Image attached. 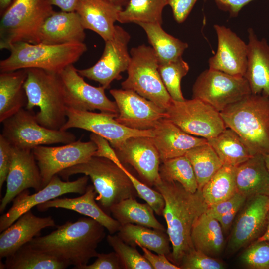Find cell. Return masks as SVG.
<instances>
[{
    "label": "cell",
    "instance_id": "cell-1",
    "mask_svg": "<svg viewBox=\"0 0 269 269\" xmlns=\"http://www.w3.org/2000/svg\"><path fill=\"white\" fill-rule=\"evenodd\" d=\"M154 186L165 201L162 215L172 249L167 257L179 267L184 256L195 249L191 237L192 226L208 206L201 190L191 193L176 181L162 179Z\"/></svg>",
    "mask_w": 269,
    "mask_h": 269
},
{
    "label": "cell",
    "instance_id": "cell-2",
    "mask_svg": "<svg viewBox=\"0 0 269 269\" xmlns=\"http://www.w3.org/2000/svg\"><path fill=\"white\" fill-rule=\"evenodd\" d=\"M105 228L93 218L81 217L68 221L51 233L33 238L34 248L80 269L99 254L97 248L105 237Z\"/></svg>",
    "mask_w": 269,
    "mask_h": 269
},
{
    "label": "cell",
    "instance_id": "cell-3",
    "mask_svg": "<svg viewBox=\"0 0 269 269\" xmlns=\"http://www.w3.org/2000/svg\"><path fill=\"white\" fill-rule=\"evenodd\" d=\"M220 113L226 128L235 131L252 155L269 154V98L252 94Z\"/></svg>",
    "mask_w": 269,
    "mask_h": 269
},
{
    "label": "cell",
    "instance_id": "cell-4",
    "mask_svg": "<svg viewBox=\"0 0 269 269\" xmlns=\"http://www.w3.org/2000/svg\"><path fill=\"white\" fill-rule=\"evenodd\" d=\"M87 49L84 42L58 45L16 43L8 49L10 55L0 61V71L38 68L59 74L77 62Z\"/></svg>",
    "mask_w": 269,
    "mask_h": 269
},
{
    "label": "cell",
    "instance_id": "cell-5",
    "mask_svg": "<svg viewBox=\"0 0 269 269\" xmlns=\"http://www.w3.org/2000/svg\"><path fill=\"white\" fill-rule=\"evenodd\" d=\"M27 70L24 84L27 98L25 109L39 107L35 114L38 123L48 129L61 130L67 116L64 89L59 74L38 68Z\"/></svg>",
    "mask_w": 269,
    "mask_h": 269
},
{
    "label": "cell",
    "instance_id": "cell-6",
    "mask_svg": "<svg viewBox=\"0 0 269 269\" xmlns=\"http://www.w3.org/2000/svg\"><path fill=\"white\" fill-rule=\"evenodd\" d=\"M77 174L87 175L91 179L97 192L96 200L108 213L113 205L127 198L138 196L124 171L107 158L93 156L85 162L61 171L58 175L68 181L70 176Z\"/></svg>",
    "mask_w": 269,
    "mask_h": 269
},
{
    "label": "cell",
    "instance_id": "cell-7",
    "mask_svg": "<svg viewBox=\"0 0 269 269\" xmlns=\"http://www.w3.org/2000/svg\"><path fill=\"white\" fill-rule=\"evenodd\" d=\"M47 0H13L1 14L0 49L18 42L40 43V32L54 12Z\"/></svg>",
    "mask_w": 269,
    "mask_h": 269
},
{
    "label": "cell",
    "instance_id": "cell-8",
    "mask_svg": "<svg viewBox=\"0 0 269 269\" xmlns=\"http://www.w3.org/2000/svg\"><path fill=\"white\" fill-rule=\"evenodd\" d=\"M130 53L128 77L122 82V88L134 91L166 109L172 99L160 77L159 62L154 50L142 44L132 48Z\"/></svg>",
    "mask_w": 269,
    "mask_h": 269
},
{
    "label": "cell",
    "instance_id": "cell-9",
    "mask_svg": "<svg viewBox=\"0 0 269 269\" xmlns=\"http://www.w3.org/2000/svg\"><path fill=\"white\" fill-rule=\"evenodd\" d=\"M31 111L22 108L2 123L1 134L13 147L32 150L40 145L65 144L76 140L75 134L70 132L42 126Z\"/></svg>",
    "mask_w": 269,
    "mask_h": 269
},
{
    "label": "cell",
    "instance_id": "cell-10",
    "mask_svg": "<svg viewBox=\"0 0 269 269\" xmlns=\"http://www.w3.org/2000/svg\"><path fill=\"white\" fill-rule=\"evenodd\" d=\"M165 110L167 119L194 136L209 139L226 128L220 113L197 98L183 101L172 99Z\"/></svg>",
    "mask_w": 269,
    "mask_h": 269
},
{
    "label": "cell",
    "instance_id": "cell-11",
    "mask_svg": "<svg viewBox=\"0 0 269 269\" xmlns=\"http://www.w3.org/2000/svg\"><path fill=\"white\" fill-rule=\"evenodd\" d=\"M192 93L193 98L204 102L221 112L252 93L244 77L209 68L197 78Z\"/></svg>",
    "mask_w": 269,
    "mask_h": 269
},
{
    "label": "cell",
    "instance_id": "cell-12",
    "mask_svg": "<svg viewBox=\"0 0 269 269\" xmlns=\"http://www.w3.org/2000/svg\"><path fill=\"white\" fill-rule=\"evenodd\" d=\"M67 121L61 130L78 128L97 134L106 139L115 149L133 136L152 137V130H138L128 128L118 122L117 115L103 112L82 111L66 107Z\"/></svg>",
    "mask_w": 269,
    "mask_h": 269
},
{
    "label": "cell",
    "instance_id": "cell-13",
    "mask_svg": "<svg viewBox=\"0 0 269 269\" xmlns=\"http://www.w3.org/2000/svg\"><path fill=\"white\" fill-rule=\"evenodd\" d=\"M130 39L127 31L115 25L113 36L105 42L104 51L99 60L88 68L77 69L78 73L98 82L106 89H109L112 81L121 79V73L128 69L131 60L128 49Z\"/></svg>",
    "mask_w": 269,
    "mask_h": 269
},
{
    "label": "cell",
    "instance_id": "cell-14",
    "mask_svg": "<svg viewBox=\"0 0 269 269\" xmlns=\"http://www.w3.org/2000/svg\"><path fill=\"white\" fill-rule=\"evenodd\" d=\"M96 150L94 142H84L81 139L59 146L40 145L33 148L32 151L40 171L42 188L61 171L87 161Z\"/></svg>",
    "mask_w": 269,
    "mask_h": 269
},
{
    "label": "cell",
    "instance_id": "cell-15",
    "mask_svg": "<svg viewBox=\"0 0 269 269\" xmlns=\"http://www.w3.org/2000/svg\"><path fill=\"white\" fill-rule=\"evenodd\" d=\"M59 74L64 86L67 108L82 111L98 110L118 116L116 103L107 97L106 89L86 83L73 64L67 66Z\"/></svg>",
    "mask_w": 269,
    "mask_h": 269
},
{
    "label": "cell",
    "instance_id": "cell-16",
    "mask_svg": "<svg viewBox=\"0 0 269 269\" xmlns=\"http://www.w3.org/2000/svg\"><path fill=\"white\" fill-rule=\"evenodd\" d=\"M109 92L118 110L115 120L128 128L152 130L161 120L167 117L165 109L134 91L113 89Z\"/></svg>",
    "mask_w": 269,
    "mask_h": 269
},
{
    "label": "cell",
    "instance_id": "cell-17",
    "mask_svg": "<svg viewBox=\"0 0 269 269\" xmlns=\"http://www.w3.org/2000/svg\"><path fill=\"white\" fill-rule=\"evenodd\" d=\"M89 178L84 175L74 181H63L57 174L46 186L35 193L30 194L28 189L22 191L13 200L12 205L8 211L0 216V232L3 231L22 215L39 204L67 193L84 194Z\"/></svg>",
    "mask_w": 269,
    "mask_h": 269
},
{
    "label": "cell",
    "instance_id": "cell-18",
    "mask_svg": "<svg viewBox=\"0 0 269 269\" xmlns=\"http://www.w3.org/2000/svg\"><path fill=\"white\" fill-rule=\"evenodd\" d=\"M115 150L121 162L132 166L144 183L152 187L161 182L160 157L152 137H130Z\"/></svg>",
    "mask_w": 269,
    "mask_h": 269
},
{
    "label": "cell",
    "instance_id": "cell-19",
    "mask_svg": "<svg viewBox=\"0 0 269 269\" xmlns=\"http://www.w3.org/2000/svg\"><path fill=\"white\" fill-rule=\"evenodd\" d=\"M269 198L268 196L257 195L247 199L232 229L229 242L231 252H235L257 240L265 232Z\"/></svg>",
    "mask_w": 269,
    "mask_h": 269
},
{
    "label": "cell",
    "instance_id": "cell-20",
    "mask_svg": "<svg viewBox=\"0 0 269 269\" xmlns=\"http://www.w3.org/2000/svg\"><path fill=\"white\" fill-rule=\"evenodd\" d=\"M214 28L217 37V49L208 60L209 68L244 77L248 62L247 43L224 25L215 24Z\"/></svg>",
    "mask_w": 269,
    "mask_h": 269
},
{
    "label": "cell",
    "instance_id": "cell-21",
    "mask_svg": "<svg viewBox=\"0 0 269 269\" xmlns=\"http://www.w3.org/2000/svg\"><path fill=\"white\" fill-rule=\"evenodd\" d=\"M6 190L1 200L0 213L20 193L28 188H42L39 168L32 150L14 147L12 164L6 179Z\"/></svg>",
    "mask_w": 269,
    "mask_h": 269
},
{
    "label": "cell",
    "instance_id": "cell-22",
    "mask_svg": "<svg viewBox=\"0 0 269 269\" xmlns=\"http://www.w3.org/2000/svg\"><path fill=\"white\" fill-rule=\"evenodd\" d=\"M50 216L39 217L30 210L22 215L0 235V259L14 254L20 247L40 235L43 229L55 226Z\"/></svg>",
    "mask_w": 269,
    "mask_h": 269
},
{
    "label": "cell",
    "instance_id": "cell-23",
    "mask_svg": "<svg viewBox=\"0 0 269 269\" xmlns=\"http://www.w3.org/2000/svg\"><path fill=\"white\" fill-rule=\"evenodd\" d=\"M153 132L152 139L159 154L161 163L185 155L192 148L207 142V139L186 133L167 118L161 120Z\"/></svg>",
    "mask_w": 269,
    "mask_h": 269
},
{
    "label": "cell",
    "instance_id": "cell-24",
    "mask_svg": "<svg viewBox=\"0 0 269 269\" xmlns=\"http://www.w3.org/2000/svg\"><path fill=\"white\" fill-rule=\"evenodd\" d=\"M85 30L76 11H54L41 27L40 43L50 45L83 43Z\"/></svg>",
    "mask_w": 269,
    "mask_h": 269
},
{
    "label": "cell",
    "instance_id": "cell-25",
    "mask_svg": "<svg viewBox=\"0 0 269 269\" xmlns=\"http://www.w3.org/2000/svg\"><path fill=\"white\" fill-rule=\"evenodd\" d=\"M247 67L244 77L252 94H263L269 98V44L259 39L253 29H248Z\"/></svg>",
    "mask_w": 269,
    "mask_h": 269
},
{
    "label": "cell",
    "instance_id": "cell-26",
    "mask_svg": "<svg viewBox=\"0 0 269 269\" xmlns=\"http://www.w3.org/2000/svg\"><path fill=\"white\" fill-rule=\"evenodd\" d=\"M96 192L93 185L87 186L85 192L76 198H56L36 206L40 212L51 208H63L77 212L94 219L110 233L118 232L121 225L107 214L96 202Z\"/></svg>",
    "mask_w": 269,
    "mask_h": 269
},
{
    "label": "cell",
    "instance_id": "cell-27",
    "mask_svg": "<svg viewBox=\"0 0 269 269\" xmlns=\"http://www.w3.org/2000/svg\"><path fill=\"white\" fill-rule=\"evenodd\" d=\"M122 9L104 0H80L75 11L85 29L95 32L105 42L113 37L114 23Z\"/></svg>",
    "mask_w": 269,
    "mask_h": 269
},
{
    "label": "cell",
    "instance_id": "cell-28",
    "mask_svg": "<svg viewBox=\"0 0 269 269\" xmlns=\"http://www.w3.org/2000/svg\"><path fill=\"white\" fill-rule=\"evenodd\" d=\"M237 192L247 198L257 195L269 196V172L264 156L253 155L236 168Z\"/></svg>",
    "mask_w": 269,
    "mask_h": 269
},
{
    "label": "cell",
    "instance_id": "cell-29",
    "mask_svg": "<svg viewBox=\"0 0 269 269\" xmlns=\"http://www.w3.org/2000/svg\"><path fill=\"white\" fill-rule=\"evenodd\" d=\"M27 69L0 72V122L11 117L26 106L27 98L24 84Z\"/></svg>",
    "mask_w": 269,
    "mask_h": 269
},
{
    "label": "cell",
    "instance_id": "cell-30",
    "mask_svg": "<svg viewBox=\"0 0 269 269\" xmlns=\"http://www.w3.org/2000/svg\"><path fill=\"white\" fill-rule=\"evenodd\" d=\"M191 237L196 250L212 257L222 252L224 245L223 229L219 221L206 212L195 221Z\"/></svg>",
    "mask_w": 269,
    "mask_h": 269
},
{
    "label": "cell",
    "instance_id": "cell-31",
    "mask_svg": "<svg viewBox=\"0 0 269 269\" xmlns=\"http://www.w3.org/2000/svg\"><path fill=\"white\" fill-rule=\"evenodd\" d=\"M144 226L127 224L121 225L118 236L126 243L133 247L142 246L156 254L167 257L171 253L170 241L166 231Z\"/></svg>",
    "mask_w": 269,
    "mask_h": 269
},
{
    "label": "cell",
    "instance_id": "cell-32",
    "mask_svg": "<svg viewBox=\"0 0 269 269\" xmlns=\"http://www.w3.org/2000/svg\"><path fill=\"white\" fill-rule=\"evenodd\" d=\"M153 209L135 198H129L113 205L110 209L113 217L121 225L133 224L166 231L155 217Z\"/></svg>",
    "mask_w": 269,
    "mask_h": 269
},
{
    "label": "cell",
    "instance_id": "cell-33",
    "mask_svg": "<svg viewBox=\"0 0 269 269\" xmlns=\"http://www.w3.org/2000/svg\"><path fill=\"white\" fill-rule=\"evenodd\" d=\"M221 161L223 166L237 167L253 155L240 136L226 128L215 137L207 139Z\"/></svg>",
    "mask_w": 269,
    "mask_h": 269
},
{
    "label": "cell",
    "instance_id": "cell-34",
    "mask_svg": "<svg viewBox=\"0 0 269 269\" xmlns=\"http://www.w3.org/2000/svg\"><path fill=\"white\" fill-rule=\"evenodd\" d=\"M147 36L159 63L175 60L180 57L188 48L187 43L166 32L157 23H138Z\"/></svg>",
    "mask_w": 269,
    "mask_h": 269
},
{
    "label": "cell",
    "instance_id": "cell-35",
    "mask_svg": "<svg viewBox=\"0 0 269 269\" xmlns=\"http://www.w3.org/2000/svg\"><path fill=\"white\" fill-rule=\"evenodd\" d=\"M70 265L32 247L27 243L6 258V269H64Z\"/></svg>",
    "mask_w": 269,
    "mask_h": 269
},
{
    "label": "cell",
    "instance_id": "cell-36",
    "mask_svg": "<svg viewBox=\"0 0 269 269\" xmlns=\"http://www.w3.org/2000/svg\"><path fill=\"white\" fill-rule=\"evenodd\" d=\"M167 0H129L119 13L120 23L162 24V11Z\"/></svg>",
    "mask_w": 269,
    "mask_h": 269
},
{
    "label": "cell",
    "instance_id": "cell-37",
    "mask_svg": "<svg viewBox=\"0 0 269 269\" xmlns=\"http://www.w3.org/2000/svg\"><path fill=\"white\" fill-rule=\"evenodd\" d=\"M236 168L222 166L202 187V196L208 207L229 199L237 192Z\"/></svg>",
    "mask_w": 269,
    "mask_h": 269
},
{
    "label": "cell",
    "instance_id": "cell-38",
    "mask_svg": "<svg viewBox=\"0 0 269 269\" xmlns=\"http://www.w3.org/2000/svg\"><path fill=\"white\" fill-rule=\"evenodd\" d=\"M185 156L192 165L199 190L223 166L218 155L208 142L192 148Z\"/></svg>",
    "mask_w": 269,
    "mask_h": 269
},
{
    "label": "cell",
    "instance_id": "cell-39",
    "mask_svg": "<svg viewBox=\"0 0 269 269\" xmlns=\"http://www.w3.org/2000/svg\"><path fill=\"white\" fill-rule=\"evenodd\" d=\"M159 174L162 180L176 181L190 192L195 193L198 190L193 167L185 155L162 162Z\"/></svg>",
    "mask_w": 269,
    "mask_h": 269
},
{
    "label": "cell",
    "instance_id": "cell-40",
    "mask_svg": "<svg viewBox=\"0 0 269 269\" xmlns=\"http://www.w3.org/2000/svg\"><path fill=\"white\" fill-rule=\"evenodd\" d=\"M189 70L188 64L182 57L159 63L158 70L162 81L173 100L183 101L185 100L181 91V82Z\"/></svg>",
    "mask_w": 269,
    "mask_h": 269
},
{
    "label": "cell",
    "instance_id": "cell-41",
    "mask_svg": "<svg viewBox=\"0 0 269 269\" xmlns=\"http://www.w3.org/2000/svg\"><path fill=\"white\" fill-rule=\"evenodd\" d=\"M106 240L119 257L123 269H153L136 247L126 243L117 234L108 235Z\"/></svg>",
    "mask_w": 269,
    "mask_h": 269
},
{
    "label": "cell",
    "instance_id": "cell-42",
    "mask_svg": "<svg viewBox=\"0 0 269 269\" xmlns=\"http://www.w3.org/2000/svg\"><path fill=\"white\" fill-rule=\"evenodd\" d=\"M241 260L250 269H269V241H254L242 254Z\"/></svg>",
    "mask_w": 269,
    "mask_h": 269
},
{
    "label": "cell",
    "instance_id": "cell-43",
    "mask_svg": "<svg viewBox=\"0 0 269 269\" xmlns=\"http://www.w3.org/2000/svg\"><path fill=\"white\" fill-rule=\"evenodd\" d=\"M118 166L128 175L137 192L138 196L145 200L157 215L162 216L165 207V201L161 193L157 190L152 189L150 186L137 179L127 170L122 163L118 164Z\"/></svg>",
    "mask_w": 269,
    "mask_h": 269
},
{
    "label": "cell",
    "instance_id": "cell-44",
    "mask_svg": "<svg viewBox=\"0 0 269 269\" xmlns=\"http://www.w3.org/2000/svg\"><path fill=\"white\" fill-rule=\"evenodd\" d=\"M180 269H222L224 264L214 257L194 249L184 256L179 266Z\"/></svg>",
    "mask_w": 269,
    "mask_h": 269
},
{
    "label": "cell",
    "instance_id": "cell-45",
    "mask_svg": "<svg viewBox=\"0 0 269 269\" xmlns=\"http://www.w3.org/2000/svg\"><path fill=\"white\" fill-rule=\"evenodd\" d=\"M247 199L246 196L237 192L229 199L208 207L206 213L217 219L237 206L244 205Z\"/></svg>",
    "mask_w": 269,
    "mask_h": 269
},
{
    "label": "cell",
    "instance_id": "cell-46",
    "mask_svg": "<svg viewBox=\"0 0 269 269\" xmlns=\"http://www.w3.org/2000/svg\"><path fill=\"white\" fill-rule=\"evenodd\" d=\"M14 147L0 134V192L7 177L12 164Z\"/></svg>",
    "mask_w": 269,
    "mask_h": 269
},
{
    "label": "cell",
    "instance_id": "cell-47",
    "mask_svg": "<svg viewBox=\"0 0 269 269\" xmlns=\"http://www.w3.org/2000/svg\"><path fill=\"white\" fill-rule=\"evenodd\" d=\"M95 261L90 265H85L80 269H123L122 263L116 253H99Z\"/></svg>",
    "mask_w": 269,
    "mask_h": 269
},
{
    "label": "cell",
    "instance_id": "cell-48",
    "mask_svg": "<svg viewBox=\"0 0 269 269\" xmlns=\"http://www.w3.org/2000/svg\"><path fill=\"white\" fill-rule=\"evenodd\" d=\"M90 139L97 146V150L95 152L93 156L107 158L116 164L121 162L115 149L111 146L109 142L106 139L93 133L90 135Z\"/></svg>",
    "mask_w": 269,
    "mask_h": 269
},
{
    "label": "cell",
    "instance_id": "cell-49",
    "mask_svg": "<svg viewBox=\"0 0 269 269\" xmlns=\"http://www.w3.org/2000/svg\"><path fill=\"white\" fill-rule=\"evenodd\" d=\"M197 0H167L175 21L181 23L187 18Z\"/></svg>",
    "mask_w": 269,
    "mask_h": 269
},
{
    "label": "cell",
    "instance_id": "cell-50",
    "mask_svg": "<svg viewBox=\"0 0 269 269\" xmlns=\"http://www.w3.org/2000/svg\"><path fill=\"white\" fill-rule=\"evenodd\" d=\"M143 252V256L151 264L153 269H180L176 265L172 263L165 255L155 254L148 249L139 246Z\"/></svg>",
    "mask_w": 269,
    "mask_h": 269
},
{
    "label": "cell",
    "instance_id": "cell-51",
    "mask_svg": "<svg viewBox=\"0 0 269 269\" xmlns=\"http://www.w3.org/2000/svg\"><path fill=\"white\" fill-rule=\"evenodd\" d=\"M219 9L236 17L243 7L255 0H213Z\"/></svg>",
    "mask_w": 269,
    "mask_h": 269
},
{
    "label": "cell",
    "instance_id": "cell-52",
    "mask_svg": "<svg viewBox=\"0 0 269 269\" xmlns=\"http://www.w3.org/2000/svg\"><path fill=\"white\" fill-rule=\"evenodd\" d=\"M80 0H47L52 6L58 7L61 11L73 12L76 11L77 5Z\"/></svg>",
    "mask_w": 269,
    "mask_h": 269
},
{
    "label": "cell",
    "instance_id": "cell-53",
    "mask_svg": "<svg viewBox=\"0 0 269 269\" xmlns=\"http://www.w3.org/2000/svg\"><path fill=\"white\" fill-rule=\"evenodd\" d=\"M243 206V205L237 206L233 210L217 219L221 224L224 231H227L229 229L235 217Z\"/></svg>",
    "mask_w": 269,
    "mask_h": 269
},
{
    "label": "cell",
    "instance_id": "cell-54",
    "mask_svg": "<svg viewBox=\"0 0 269 269\" xmlns=\"http://www.w3.org/2000/svg\"><path fill=\"white\" fill-rule=\"evenodd\" d=\"M267 224L266 230L265 232L263 233V234L260 236L257 240L259 241H269V209L268 210L267 215Z\"/></svg>",
    "mask_w": 269,
    "mask_h": 269
},
{
    "label": "cell",
    "instance_id": "cell-55",
    "mask_svg": "<svg viewBox=\"0 0 269 269\" xmlns=\"http://www.w3.org/2000/svg\"><path fill=\"white\" fill-rule=\"evenodd\" d=\"M104 1L112 4L113 5L118 6L122 7L125 6L129 0H104Z\"/></svg>",
    "mask_w": 269,
    "mask_h": 269
},
{
    "label": "cell",
    "instance_id": "cell-56",
    "mask_svg": "<svg viewBox=\"0 0 269 269\" xmlns=\"http://www.w3.org/2000/svg\"><path fill=\"white\" fill-rule=\"evenodd\" d=\"M13 0H0V15L9 6Z\"/></svg>",
    "mask_w": 269,
    "mask_h": 269
},
{
    "label": "cell",
    "instance_id": "cell-57",
    "mask_svg": "<svg viewBox=\"0 0 269 269\" xmlns=\"http://www.w3.org/2000/svg\"><path fill=\"white\" fill-rule=\"evenodd\" d=\"M263 156L267 168L269 172V154L264 155Z\"/></svg>",
    "mask_w": 269,
    "mask_h": 269
},
{
    "label": "cell",
    "instance_id": "cell-58",
    "mask_svg": "<svg viewBox=\"0 0 269 269\" xmlns=\"http://www.w3.org/2000/svg\"><path fill=\"white\" fill-rule=\"evenodd\" d=\"M267 207H268V209H269V199H268V202H267Z\"/></svg>",
    "mask_w": 269,
    "mask_h": 269
}]
</instances>
